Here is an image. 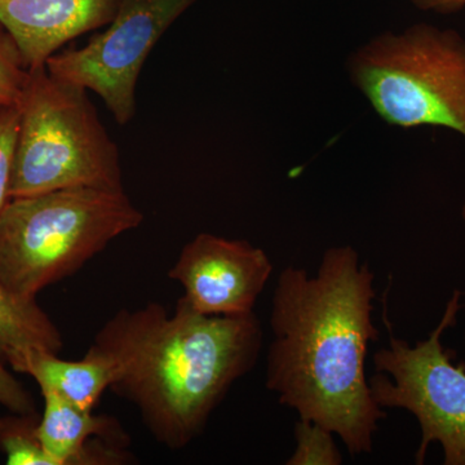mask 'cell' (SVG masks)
<instances>
[{"label":"cell","instance_id":"1","mask_svg":"<svg viewBox=\"0 0 465 465\" xmlns=\"http://www.w3.org/2000/svg\"><path fill=\"white\" fill-rule=\"evenodd\" d=\"M374 280L353 247H333L314 275L283 269L271 314L266 388L300 419L338 434L351 455L372 452L387 418L365 372L367 348L379 341Z\"/></svg>","mask_w":465,"mask_h":465},{"label":"cell","instance_id":"19","mask_svg":"<svg viewBox=\"0 0 465 465\" xmlns=\"http://www.w3.org/2000/svg\"><path fill=\"white\" fill-rule=\"evenodd\" d=\"M461 216H463V220H464V223H465V203H464V206H463V210H461Z\"/></svg>","mask_w":465,"mask_h":465},{"label":"cell","instance_id":"5","mask_svg":"<svg viewBox=\"0 0 465 465\" xmlns=\"http://www.w3.org/2000/svg\"><path fill=\"white\" fill-rule=\"evenodd\" d=\"M349 74L382 121L401 128H449L465 137V39L418 24L361 47Z\"/></svg>","mask_w":465,"mask_h":465},{"label":"cell","instance_id":"17","mask_svg":"<svg viewBox=\"0 0 465 465\" xmlns=\"http://www.w3.org/2000/svg\"><path fill=\"white\" fill-rule=\"evenodd\" d=\"M0 406L15 414H38L35 401L23 382L12 375L7 365L0 362Z\"/></svg>","mask_w":465,"mask_h":465},{"label":"cell","instance_id":"3","mask_svg":"<svg viewBox=\"0 0 465 465\" xmlns=\"http://www.w3.org/2000/svg\"><path fill=\"white\" fill-rule=\"evenodd\" d=\"M143 222L124 191L73 188L11 198L0 213V282L36 299Z\"/></svg>","mask_w":465,"mask_h":465},{"label":"cell","instance_id":"13","mask_svg":"<svg viewBox=\"0 0 465 465\" xmlns=\"http://www.w3.org/2000/svg\"><path fill=\"white\" fill-rule=\"evenodd\" d=\"M41 416H0V452L8 465H54L38 437Z\"/></svg>","mask_w":465,"mask_h":465},{"label":"cell","instance_id":"15","mask_svg":"<svg viewBox=\"0 0 465 465\" xmlns=\"http://www.w3.org/2000/svg\"><path fill=\"white\" fill-rule=\"evenodd\" d=\"M29 72L16 42L0 25V109L17 108Z\"/></svg>","mask_w":465,"mask_h":465},{"label":"cell","instance_id":"11","mask_svg":"<svg viewBox=\"0 0 465 465\" xmlns=\"http://www.w3.org/2000/svg\"><path fill=\"white\" fill-rule=\"evenodd\" d=\"M15 372L33 378L42 393L50 391L84 410H94L114 381V369L108 358L88 349L79 361H66L56 353L32 349L24 354Z\"/></svg>","mask_w":465,"mask_h":465},{"label":"cell","instance_id":"7","mask_svg":"<svg viewBox=\"0 0 465 465\" xmlns=\"http://www.w3.org/2000/svg\"><path fill=\"white\" fill-rule=\"evenodd\" d=\"M197 0H118L103 33L79 50L57 52L45 67L52 75L94 92L119 124L136 114V87L150 52Z\"/></svg>","mask_w":465,"mask_h":465},{"label":"cell","instance_id":"14","mask_svg":"<svg viewBox=\"0 0 465 465\" xmlns=\"http://www.w3.org/2000/svg\"><path fill=\"white\" fill-rule=\"evenodd\" d=\"M332 432L313 421L300 419L295 425L296 450L286 464L339 465L341 451L333 440Z\"/></svg>","mask_w":465,"mask_h":465},{"label":"cell","instance_id":"6","mask_svg":"<svg viewBox=\"0 0 465 465\" xmlns=\"http://www.w3.org/2000/svg\"><path fill=\"white\" fill-rule=\"evenodd\" d=\"M460 292L455 291L437 329L411 347L390 330V347L379 349L369 379L372 399L381 409H405L418 419L421 442L415 463L423 464L430 443L439 442L445 465H465V362L452 365L454 351L440 336L457 323Z\"/></svg>","mask_w":465,"mask_h":465},{"label":"cell","instance_id":"4","mask_svg":"<svg viewBox=\"0 0 465 465\" xmlns=\"http://www.w3.org/2000/svg\"><path fill=\"white\" fill-rule=\"evenodd\" d=\"M18 110L11 197L61 189L124 191L116 143L81 85L30 70Z\"/></svg>","mask_w":465,"mask_h":465},{"label":"cell","instance_id":"12","mask_svg":"<svg viewBox=\"0 0 465 465\" xmlns=\"http://www.w3.org/2000/svg\"><path fill=\"white\" fill-rule=\"evenodd\" d=\"M32 349L60 353L63 333L38 304L0 282V362L16 370Z\"/></svg>","mask_w":465,"mask_h":465},{"label":"cell","instance_id":"9","mask_svg":"<svg viewBox=\"0 0 465 465\" xmlns=\"http://www.w3.org/2000/svg\"><path fill=\"white\" fill-rule=\"evenodd\" d=\"M116 5L118 0H0V25L34 70L67 42L109 25Z\"/></svg>","mask_w":465,"mask_h":465},{"label":"cell","instance_id":"18","mask_svg":"<svg viewBox=\"0 0 465 465\" xmlns=\"http://www.w3.org/2000/svg\"><path fill=\"white\" fill-rule=\"evenodd\" d=\"M412 5L440 15H451L465 8V0H411Z\"/></svg>","mask_w":465,"mask_h":465},{"label":"cell","instance_id":"8","mask_svg":"<svg viewBox=\"0 0 465 465\" xmlns=\"http://www.w3.org/2000/svg\"><path fill=\"white\" fill-rule=\"evenodd\" d=\"M272 273L273 264L264 250L200 232L180 251L168 277L180 283V300L197 313L241 317L255 313Z\"/></svg>","mask_w":465,"mask_h":465},{"label":"cell","instance_id":"16","mask_svg":"<svg viewBox=\"0 0 465 465\" xmlns=\"http://www.w3.org/2000/svg\"><path fill=\"white\" fill-rule=\"evenodd\" d=\"M17 131V108L0 109V213L12 198V173H14Z\"/></svg>","mask_w":465,"mask_h":465},{"label":"cell","instance_id":"10","mask_svg":"<svg viewBox=\"0 0 465 465\" xmlns=\"http://www.w3.org/2000/svg\"><path fill=\"white\" fill-rule=\"evenodd\" d=\"M42 396L45 409L36 432L54 465L134 463L130 436L114 416L79 409L50 391Z\"/></svg>","mask_w":465,"mask_h":465},{"label":"cell","instance_id":"2","mask_svg":"<svg viewBox=\"0 0 465 465\" xmlns=\"http://www.w3.org/2000/svg\"><path fill=\"white\" fill-rule=\"evenodd\" d=\"M262 326L255 313L203 316L177 300L121 309L88 351L114 369L110 391L133 403L158 443L177 451L206 430L232 384L258 362Z\"/></svg>","mask_w":465,"mask_h":465}]
</instances>
